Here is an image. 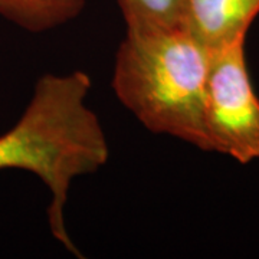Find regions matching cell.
I'll use <instances>...</instances> for the list:
<instances>
[{
    "mask_svg": "<svg viewBox=\"0 0 259 259\" xmlns=\"http://www.w3.org/2000/svg\"><path fill=\"white\" fill-rule=\"evenodd\" d=\"M91 85L83 71L40 76L18 122L0 136V170H26L42 180L51 194V233L75 255L65 225L71 186L98 171L110 156L101 121L88 105Z\"/></svg>",
    "mask_w": 259,
    "mask_h": 259,
    "instance_id": "6da1fadb",
    "label": "cell"
},
{
    "mask_svg": "<svg viewBox=\"0 0 259 259\" xmlns=\"http://www.w3.org/2000/svg\"><path fill=\"white\" fill-rule=\"evenodd\" d=\"M210 51L180 26L127 28L112 90L150 131L210 151L204 124Z\"/></svg>",
    "mask_w": 259,
    "mask_h": 259,
    "instance_id": "7a4b0ae2",
    "label": "cell"
},
{
    "mask_svg": "<svg viewBox=\"0 0 259 259\" xmlns=\"http://www.w3.org/2000/svg\"><path fill=\"white\" fill-rule=\"evenodd\" d=\"M204 124L210 151L242 164L259 158V98L246 66L245 39L210 52Z\"/></svg>",
    "mask_w": 259,
    "mask_h": 259,
    "instance_id": "3957f363",
    "label": "cell"
},
{
    "mask_svg": "<svg viewBox=\"0 0 259 259\" xmlns=\"http://www.w3.org/2000/svg\"><path fill=\"white\" fill-rule=\"evenodd\" d=\"M259 0H182L179 26L210 52L246 39Z\"/></svg>",
    "mask_w": 259,
    "mask_h": 259,
    "instance_id": "277c9868",
    "label": "cell"
},
{
    "mask_svg": "<svg viewBox=\"0 0 259 259\" xmlns=\"http://www.w3.org/2000/svg\"><path fill=\"white\" fill-rule=\"evenodd\" d=\"M85 0H0V16L25 30L59 28L82 13Z\"/></svg>",
    "mask_w": 259,
    "mask_h": 259,
    "instance_id": "5b68a950",
    "label": "cell"
},
{
    "mask_svg": "<svg viewBox=\"0 0 259 259\" xmlns=\"http://www.w3.org/2000/svg\"><path fill=\"white\" fill-rule=\"evenodd\" d=\"M127 28L179 26L182 0H118Z\"/></svg>",
    "mask_w": 259,
    "mask_h": 259,
    "instance_id": "8992f818",
    "label": "cell"
}]
</instances>
